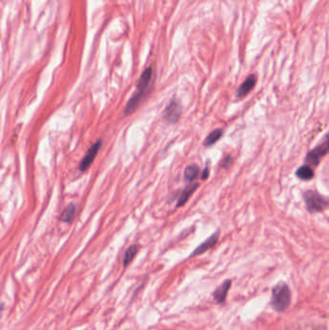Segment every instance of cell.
<instances>
[{
	"label": "cell",
	"mask_w": 329,
	"mask_h": 330,
	"mask_svg": "<svg viewBox=\"0 0 329 330\" xmlns=\"http://www.w3.org/2000/svg\"><path fill=\"white\" fill-rule=\"evenodd\" d=\"M328 138H329V136H326L324 143L314 148L313 150H311L306 155L305 162L308 165L317 166L320 163L321 159L329 153V139Z\"/></svg>",
	"instance_id": "4"
},
{
	"label": "cell",
	"mask_w": 329,
	"mask_h": 330,
	"mask_svg": "<svg viewBox=\"0 0 329 330\" xmlns=\"http://www.w3.org/2000/svg\"><path fill=\"white\" fill-rule=\"evenodd\" d=\"M139 248H140L139 244H133L127 249V251L125 253V257H124V262H123V265L125 268H127L133 262L136 254L139 251Z\"/></svg>",
	"instance_id": "12"
},
{
	"label": "cell",
	"mask_w": 329,
	"mask_h": 330,
	"mask_svg": "<svg viewBox=\"0 0 329 330\" xmlns=\"http://www.w3.org/2000/svg\"><path fill=\"white\" fill-rule=\"evenodd\" d=\"M0 311H2V307H0Z\"/></svg>",
	"instance_id": "18"
},
{
	"label": "cell",
	"mask_w": 329,
	"mask_h": 330,
	"mask_svg": "<svg viewBox=\"0 0 329 330\" xmlns=\"http://www.w3.org/2000/svg\"><path fill=\"white\" fill-rule=\"evenodd\" d=\"M291 294L287 284L280 283L273 287L271 293V306L277 312L286 310L290 304Z\"/></svg>",
	"instance_id": "2"
},
{
	"label": "cell",
	"mask_w": 329,
	"mask_h": 330,
	"mask_svg": "<svg viewBox=\"0 0 329 330\" xmlns=\"http://www.w3.org/2000/svg\"><path fill=\"white\" fill-rule=\"evenodd\" d=\"M198 187H199V184H198V183H194L192 185L187 187V188L183 190V192L181 193V195H180L176 207H177V208H180V207L184 206V205L187 203V201L188 200V198L190 197V195L193 193L194 191L196 190V189H197Z\"/></svg>",
	"instance_id": "10"
},
{
	"label": "cell",
	"mask_w": 329,
	"mask_h": 330,
	"mask_svg": "<svg viewBox=\"0 0 329 330\" xmlns=\"http://www.w3.org/2000/svg\"><path fill=\"white\" fill-rule=\"evenodd\" d=\"M209 173H210V166H209V161H208V163L206 165V168L204 169V171H203V173L201 175V179L204 180V181L207 180L209 178Z\"/></svg>",
	"instance_id": "17"
},
{
	"label": "cell",
	"mask_w": 329,
	"mask_h": 330,
	"mask_svg": "<svg viewBox=\"0 0 329 330\" xmlns=\"http://www.w3.org/2000/svg\"><path fill=\"white\" fill-rule=\"evenodd\" d=\"M182 115V105L173 98L164 108L163 118L170 124H175Z\"/></svg>",
	"instance_id": "5"
},
{
	"label": "cell",
	"mask_w": 329,
	"mask_h": 330,
	"mask_svg": "<svg viewBox=\"0 0 329 330\" xmlns=\"http://www.w3.org/2000/svg\"><path fill=\"white\" fill-rule=\"evenodd\" d=\"M222 134H223V131L221 129H216L213 131L212 133H210V135L207 136V138L205 139V142H204V145L206 147H211L213 146V144H215L222 136Z\"/></svg>",
	"instance_id": "14"
},
{
	"label": "cell",
	"mask_w": 329,
	"mask_h": 330,
	"mask_svg": "<svg viewBox=\"0 0 329 330\" xmlns=\"http://www.w3.org/2000/svg\"><path fill=\"white\" fill-rule=\"evenodd\" d=\"M295 175H296L297 178H299L300 180L310 181V180H312L314 178L315 173H314V170L312 169V167L310 165L305 164V165H302L301 167H299L296 170Z\"/></svg>",
	"instance_id": "11"
},
{
	"label": "cell",
	"mask_w": 329,
	"mask_h": 330,
	"mask_svg": "<svg viewBox=\"0 0 329 330\" xmlns=\"http://www.w3.org/2000/svg\"><path fill=\"white\" fill-rule=\"evenodd\" d=\"M218 238H219V231H216L209 238H207L204 242H202L197 248H195V250H194L193 252L191 253V255L189 256V258H192V257H195V256L201 255V254L210 250L212 247H213L216 244Z\"/></svg>",
	"instance_id": "7"
},
{
	"label": "cell",
	"mask_w": 329,
	"mask_h": 330,
	"mask_svg": "<svg viewBox=\"0 0 329 330\" xmlns=\"http://www.w3.org/2000/svg\"><path fill=\"white\" fill-rule=\"evenodd\" d=\"M231 284H232L231 280H226L214 291L213 298L218 303H223L225 301L226 296H227V292L229 291V289L231 288Z\"/></svg>",
	"instance_id": "9"
},
{
	"label": "cell",
	"mask_w": 329,
	"mask_h": 330,
	"mask_svg": "<svg viewBox=\"0 0 329 330\" xmlns=\"http://www.w3.org/2000/svg\"><path fill=\"white\" fill-rule=\"evenodd\" d=\"M256 81H257V79H256V77L254 75L249 76L238 87V89L236 91V97L238 98H241V97L247 96L250 93V91H252V89L255 87Z\"/></svg>",
	"instance_id": "8"
},
{
	"label": "cell",
	"mask_w": 329,
	"mask_h": 330,
	"mask_svg": "<svg viewBox=\"0 0 329 330\" xmlns=\"http://www.w3.org/2000/svg\"><path fill=\"white\" fill-rule=\"evenodd\" d=\"M101 145H102L101 140H97V142H95L90 147V149L87 151L86 155H84L83 159L81 160V162L79 164L80 171H85L86 169H88L90 167V165L92 164V162L94 161V159L96 158V156L98 154Z\"/></svg>",
	"instance_id": "6"
},
{
	"label": "cell",
	"mask_w": 329,
	"mask_h": 330,
	"mask_svg": "<svg viewBox=\"0 0 329 330\" xmlns=\"http://www.w3.org/2000/svg\"><path fill=\"white\" fill-rule=\"evenodd\" d=\"M76 212H77V206L75 204L69 205L61 214V220L63 222H70L76 215Z\"/></svg>",
	"instance_id": "15"
},
{
	"label": "cell",
	"mask_w": 329,
	"mask_h": 330,
	"mask_svg": "<svg viewBox=\"0 0 329 330\" xmlns=\"http://www.w3.org/2000/svg\"><path fill=\"white\" fill-rule=\"evenodd\" d=\"M232 163L233 157L231 155H228V156H226V157L222 160V162H221V167H223V168H228Z\"/></svg>",
	"instance_id": "16"
},
{
	"label": "cell",
	"mask_w": 329,
	"mask_h": 330,
	"mask_svg": "<svg viewBox=\"0 0 329 330\" xmlns=\"http://www.w3.org/2000/svg\"><path fill=\"white\" fill-rule=\"evenodd\" d=\"M306 208L312 214L322 213L329 207V201L317 191L307 190L303 194Z\"/></svg>",
	"instance_id": "3"
},
{
	"label": "cell",
	"mask_w": 329,
	"mask_h": 330,
	"mask_svg": "<svg viewBox=\"0 0 329 330\" xmlns=\"http://www.w3.org/2000/svg\"><path fill=\"white\" fill-rule=\"evenodd\" d=\"M198 175H199V167L196 164L188 165L184 172L185 180L189 183H192L194 180H196Z\"/></svg>",
	"instance_id": "13"
},
{
	"label": "cell",
	"mask_w": 329,
	"mask_h": 330,
	"mask_svg": "<svg viewBox=\"0 0 329 330\" xmlns=\"http://www.w3.org/2000/svg\"><path fill=\"white\" fill-rule=\"evenodd\" d=\"M153 77V69L152 67H148L140 76L136 83V94L131 97V99L128 101L126 108H125V114L130 115L136 111V108L139 106V104L142 102L145 96L148 93V87L151 83Z\"/></svg>",
	"instance_id": "1"
}]
</instances>
